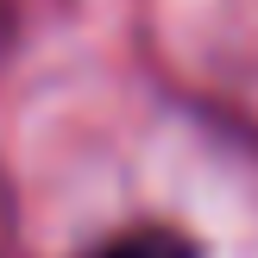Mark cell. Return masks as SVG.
<instances>
[{
  "instance_id": "cell-1",
  "label": "cell",
  "mask_w": 258,
  "mask_h": 258,
  "mask_svg": "<svg viewBox=\"0 0 258 258\" xmlns=\"http://www.w3.org/2000/svg\"><path fill=\"white\" fill-rule=\"evenodd\" d=\"M88 258H196V239H183L176 227H133V233L95 246Z\"/></svg>"
}]
</instances>
